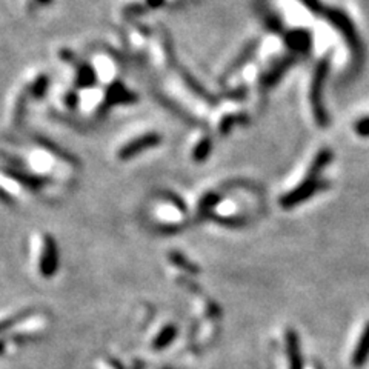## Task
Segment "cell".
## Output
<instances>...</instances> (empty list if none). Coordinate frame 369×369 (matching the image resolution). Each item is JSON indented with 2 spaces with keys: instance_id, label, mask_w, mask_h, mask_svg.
Here are the masks:
<instances>
[{
  "instance_id": "cell-1",
  "label": "cell",
  "mask_w": 369,
  "mask_h": 369,
  "mask_svg": "<svg viewBox=\"0 0 369 369\" xmlns=\"http://www.w3.org/2000/svg\"><path fill=\"white\" fill-rule=\"evenodd\" d=\"M331 160H333V151L322 150L319 154L316 156L313 163H311L309 173L307 177H305L303 182L298 184L297 188L289 191V193L283 197L282 202H280L282 203V206L292 208V206L300 205L302 202L308 200L311 195L317 193V191H320L324 184H326V182H320L317 177H319V174Z\"/></svg>"
},
{
  "instance_id": "cell-2",
  "label": "cell",
  "mask_w": 369,
  "mask_h": 369,
  "mask_svg": "<svg viewBox=\"0 0 369 369\" xmlns=\"http://www.w3.org/2000/svg\"><path fill=\"white\" fill-rule=\"evenodd\" d=\"M329 73V59H322L317 65L313 80H311V91H309V99H311V108H313V114L316 122L322 128L328 126L329 117L326 112V108L323 105V85L324 80L328 78Z\"/></svg>"
},
{
  "instance_id": "cell-3",
  "label": "cell",
  "mask_w": 369,
  "mask_h": 369,
  "mask_svg": "<svg viewBox=\"0 0 369 369\" xmlns=\"http://www.w3.org/2000/svg\"><path fill=\"white\" fill-rule=\"evenodd\" d=\"M324 16H326L328 21L334 25V27L340 31L345 37V40L348 42V45L351 47L354 54L361 53V45H360V39L357 34V29H355L354 23L351 22V19H349L345 12L340 10H328L326 12H323Z\"/></svg>"
},
{
  "instance_id": "cell-4",
  "label": "cell",
  "mask_w": 369,
  "mask_h": 369,
  "mask_svg": "<svg viewBox=\"0 0 369 369\" xmlns=\"http://www.w3.org/2000/svg\"><path fill=\"white\" fill-rule=\"evenodd\" d=\"M160 142H162V136L156 134V132L145 134L142 137L131 140L130 143H126L123 148L119 151V158H122V160H128V158L140 154V152L154 148V146H157Z\"/></svg>"
},
{
  "instance_id": "cell-5",
  "label": "cell",
  "mask_w": 369,
  "mask_h": 369,
  "mask_svg": "<svg viewBox=\"0 0 369 369\" xmlns=\"http://www.w3.org/2000/svg\"><path fill=\"white\" fill-rule=\"evenodd\" d=\"M57 265H59V259H57V248L54 240L51 237H45V243H43L39 262L40 274L43 277L54 276V272L57 271Z\"/></svg>"
},
{
  "instance_id": "cell-6",
  "label": "cell",
  "mask_w": 369,
  "mask_h": 369,
  "mask_svg": "<svg viewBox=\"0 0 369 369\" xmlns=\"http://www.w3.org/2000/svg\"><path fill=\"white\" fill-rule=\"evenodd\" d=\"M286 353H288L289 369H303L300 343H298V337L294 331H289L286 334Z\"/></svg>"
},
{
  "instance_id": "cell-7",
  "label": "cell",
  "mask_w": 369,
  "mask_h": 369,
  "mask_svg": "<svg viewBox=\"0 0 369 369\" xmlns=\"http://www.w3.org/2000/svg\"><path fill=\"white\" fill-rule=\"evenodd\" d=\"M369 360V323L361 333L360 340L353 353V365L355 368H361Z\"/></svg>"
},
{
  "instance_id": "cell-8",
  "label": "cell",
  "mask_w": 369,
  "mask_h": 369,
  "mask_svg": "<svg viewBox=\"0 0 369 369\" xmlns=\"http://www.w3.org/2000/svg\"><path fill=\"white\" fill-rule=\"evenodd\" d=\"M286 43H288L291 49L298 51V53H305V51H308L311 47V34L303 29L292 31V33L286 36Z\"/></svg>"
},
{
  "instance_id": "cell-9",
  "label": "cell",
  "mask_w": 369,
  "mask_h": 369,
  "mask_svg": "<svg viewBox=\"0 0 369 369\" xmlns=\"http://www.w3.org/2000/svg\"><path fill=\"white\" fill-rule=\"evenodd\" d=\"M292 63H294V59H285L278 63V65H276L272 69H270V73L265 75L263 78V84L266 86H271V85H274L276 82L280 80V78H282V75L288 71V69L291 68Z\"/></svg>"
},
{
  "instance_id": "cell-10",
  "label": "cell",
  "mask_w": 369,
  "mask_h": 369,
  "mask_svg": "<svg viewBox=\"0 0 369 369\" xmlns=\"http://www.w3.org/2000/svg\"><path fill=\"white\" fill-rule=\"evenodd\" d=\"M134 100H136L134 95L126 91L122 85H114L110 90V94H108V104H117V102L122 104V102H134Z\"/></svg>"
},
{
  "instance_id": "cell-11",
  "label": "cell",
  "mask_w": 369,
  "mask_h": 369,
  "mask_svg": "<svg viewBox=\"0 0 369 369\" xmlns=\"http://www.w3.org/2000/svg\"><path fill=\"white\" fill-rule=\"evenodd\" d=\"M95 82V74L93 71L91 67H82L80 71L78 74V85L80 88H85V86H91Z\"/></svg>"
},
{
  "instance_id": "cell-12",
  "label": "cell",
  "mask_w": 369,
  "mask_h": 369,
  "mask_svg": "<svg viewBox=\"0 0 369 369\" xmlns=\"http://www.w3.org/2000/svg\"><path fill=\"white\" fill-rule=\"evenodd\" d=\"M211 146L213 142L209 139L202 140V142L197 145V148L194 150V160L195 162H203L205 158L211 154Z\"/></svg>"
},
{
  "instance_id": "cell-13",
  "label": "cell",
  "mask_w": 369,
  "mask_h": 369,
  "mask_svg": "<svg viewBox=\"0 0 369 369\" xmlns=\"http://www.w3.org/2000/svg\"><path fill=\"white\" fill-rule=\"evenodd\" d=\"M174 335H176V328L168 326L167 329L163 331V333H160V335L157 337L156 342H154V346H156V348H163V346H167L168 343L174 339Z\"/></svg>"
},
{
  "instance_id": "cell-14",
  "label": "cell",
  "mask_w": 369,
  "mask_h": 369,
  "mask_svg": "<svg viewBox=\"0 0 369 369\" xmlns=\"http://www.w3.org/2000/svg\"><path fill=\"white\" fill-rule=\"evenodd\" d=\"M252 51H254V45H251V47H248L245 51H243V53H241L240 56H239V59L237 60H235V63H234V65L231 67V69H230V71H234V69H237V68H240L241 65H243V63L248 60V59H250V57H251V54H252Z\"/></svg>"
},
{
  "instance_id": "cell-15",
  "label": "cell",
  "mask_w": 369,
  "mask_h": 369,
  "mask_svg": "<svg viewBox=\"0 0 369 369\" xmlns=\"http://www.w3.org/2000/svg\"><path fill=\"white\" fill-rule=\"evenodd\" d=\"M355 131L361 137H369V117L360 119L357 125H355Z\"/></svg>"
},
{
  "instance_id": "cell-16",
  "label": "cell",
  "mask_w": 369,
  "mask_h": 369,
  "mask_svg": "<svg viewBox=\"0 0 369 369\" xmlns=\"http://www.w3.org/2000/svg\"><path fill=\"white\" fill-rule=\"evenodd\" d=\"M47 85H48V79L45 78V75H42V78L37 79L36 84H34V88H33L34 95H37V97H39V95H42L43 93H45Z\"/></svg>"
},
{
  "instance_id": "cell-17",
  "label": "cell",
  "mask_w": 369,
  "mask_h": 369,
  "mask_svg": "<svg viewBox=\"0 0 369 369\" xmlns=\"http://www.w3.org/2000/svg\"><path fill=\"white\" fill-rule=\"evenodd\" d=\"M302 2L308 6V10H311L314 14H322L323 6L320 3V0H302Z\"/></svg>"
},
{
  "instance_id": "cell-18",
  "label": "cell",
  "mask_w": 369,
  "mask_h": 369,
  "mask_svg": "<svg viewBox=\"0 0 369 369\" xmlns=\"http://www.w3.org/2000/svg\"><path fill=\"white\" fill-rule=\"evenodd\" d=\"M163 3V0H148V5L152 6V8H157V6H160Z\"/></svg>"
},
{
  "instance_id": "cell-19",
  "label": "cell",
  "mask_w": 369,
  "mask_h": 369,
  "mask_svg": "<svg viewBox=\"0 0 369 369\" xmlns=\"http://www.w3.org/2000/svg\"><path fill=\"white\" fill-rule=\"evenodd\" d=\"M39 2H40V3H49L51 0H39Z\"/></svg>"
}]
</instances>
